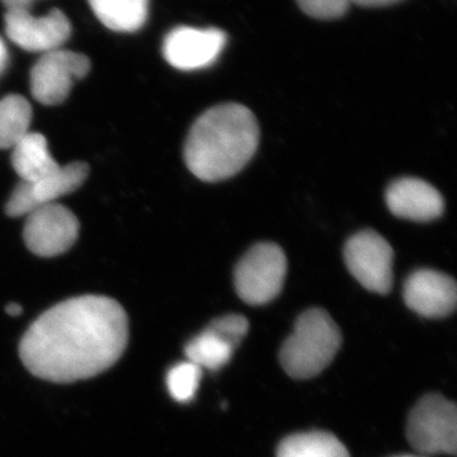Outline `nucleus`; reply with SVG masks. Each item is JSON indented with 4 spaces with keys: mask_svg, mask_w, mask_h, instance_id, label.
Masks as SVG:
<instances>
[{
    "mask_svg": "<svg viewBox=\"0 0 457 457\" xmlns=\"http://www.w3.org/2000/svg\"><path fill=\"white\" fill-rule=\"evenodd\" d=\"M345 261L351 275L371 293L385 295L392 290L394 251L374 230H363L348 239Z\"/></svg>",
    "mask_w": 457,
    "mask_h": 457,
    "instance_id": "423d86ee",
    "label": "nucleus"
},
{
    "mask_svg": "<svg viewBox=\"0 0 457 457\" xmlns=\"http://www.w3.org/2000/svg\"><path fill=\"white\" fill-rule=\"evenodd\" d=\"M286 273L287 260L284 251L273 243H260L237 264V293L249 305H264L281 293Z\"/></svg>",
    "mask_w": 457,
    "mask_h": 457,
    "instance_id": "20e7f679",
    "label": "nucleus"
},
{
    "mask_svg": "<svg viewBox=\"0 0 457 457\" xmlns=\"http://www.w3.org/2000/svg\"><path fill=\"white\" fill-rule=\"evenodd\" d=\"M386 204L398 218L413 221H431L445 210L440 192L426 180L405 177L393 182L386 191Z\"/></svg>",
    "mask_w": 457,
    "mask_h": 457,
    "instance_id": "4468645a",
    "label": "nucleus"
},
{
    "mask_svg": "<svg viewBox=\"0 0 457 457\" xmlns=\"http://www.w3.org/2000/svg\"><path fill=\"white\" fill-rule=\"evenodd\" d=\"M8 11H29L36 0H2Z\"/></svg>",
    "mask_w": 457,
    "mask_h": 457,
    "instance_id": "412c9836",
    "label": "nucleus"
},
{
    "mask_svg": "<svg viewBox=\"0 0 457 457\" xmlns=\"http://www.w3.org/2000/svg\"><path fill=\"white\" fill-rule=\"evenodd\" d=\"M129 342V319L116 300L97 295L57 303L27 329L23 365L36 378L69 384L112 368Z\"/></svg>",
    "mask_w": 457,
    "mask_h": 457,
    "instance_id": "f257e3e1",
    "label": "nucleus"
},
{
    "mask_svg": "<svg viewBox=\"0 0 457 457\" xmlns=\"http://www.w3.org/2000/svg\"><path fill=\"white\" fill-rule=\"evenodd\" d=\"M248 330L249 321L243 315L228 314L215 319L186 345L187 361L200 369L216 371L231 360Z\"/></svg>",
    "mask_w": 457,
    "mask_h": 457,
    "instance_id": "1a4fd4ad",
    "label": "nucleus"
},
{
    "mask_svg": "<svg viewBox=\"0 0 457 457\" xmlns=\"http://www.w3.org/2000/svg\"><path fill=\"white\" fill-rule=\"evenodd\" d=\"M79 236V221L68 207L50 204L27 215L23 237L27 248L38 257L65 253Z\"/></svg>",
    "mask_w": 457,
    "mask_h": 457,
    "instance_id": "6e6552de",
    "label": "nucleus"
},
{
    "mask_svg": "<svg viewBox=\"0 0 457 457\" xmlns=\"http://www.w3.org/2000/svg\"><path fill=\"white\" fill-rule=\"evenodd\" d=\"M403 297L408 308L422 317H447L456 308V282L437 270H418L405 281Z\"/></svg>",
    "mask_w": 457,
    "mask_h": 457,
    "instance_id": "ddd939ff",
    "label": "nucleus"
},
{
    "mask_svg": "<svg viewBox=\"0 0 457 457\" xmlns=\"http://www.w3.org/2000/svg\"><path fill=\"white\" fill-rule=\"evenodd\" d=\"M303 13L318 20L342 17L350 7V0H297Z\"/></svg>",
    "mask_w": 457,
    "mask_h": 457,
    "instance_id": "aec40b11",
    "label": "nucleus"
},
{
    "mask_svg": "<svg viewBox=\"0 0 457 457\" xmlns=\"http://www.w3.org/2000/svg\"><path fill=\"white\" fill-rule=\"evenodd\" d=\"M88 164L74 162L36 182H21L12 192L5 204V212L11 218H20L29 215L38 207L55 204L57 198L77 191L88 177Z\"/></svg>",
    "mask_w": 457,
    "mask_h": 457,
    "instance_id": "9d476101",
    "label": "nucleus"
},
{
    "mask_svg": "<svg viewBox=\"0 0 457 457\" xmlns=\"http://www.w3.org/2000/svg\"><path fill=\"white\" fill-rule=\"evenodd\" d=\"M399 2L402 0H350V3H354L361 7H387Z\"/></svg>",
    "mask_w": 457,
    "mask_h": 457,
    "instance_id": "4be33fe9",
    "label": "nucleus"
},
{
    "mask_svg": "<svg viewBox=\"0 0 457 457\" xmlns=\"http://www.w3.org/2000/svg\"><path fill=\"white\" fill-rule=\"evenodd\" d=\"M260 144V126L249 108L220 104L201 114L185 145L188 170L204 182L236 176L253 158Z\"/></svg>",
    "mask_w": 457,
    "mask_h": 457,
    "instance_id": "f03ea898",
    "label": "nucleus"
},
{
    "mask_svg": "<svg viewBox=\"0 0 457 457\" xmlns=\"http://www.w3.org/2000/svg\"><path fill=\"white\" fill-rule=\"evenodd\" d=\"M341 345V330L330 315L323 309H309L282 345L279 362L291 378L306 380L329 366Z\"/></svg>",
    "mask_w": 457,
    "mask_h": 457,
    "instance_id": "7ed1b4c3",
    "label": "nucleus"
},
{
    "mask_svg": "<svg viewBox=\"0 0 457 457\" xmlns=\"http://www.w3.org/2000/svg\"><path fill=\"white\" fill-rule=\"evenodd\" d=\"M98 20L117 32H135L145 25L149 0H88Z\"/></svg>",
    "mask_w": 457,
    "mask_h": 457,
    "instance_id": "dca6fc26",
    "label": "nucleus"
},
{
    "mask_svg": "<svg viewBox=\"0 0 457 457\" xmlns=\"http://www.w3.org/2000/svg\"><path fill=\"white\" fill-rule=\"evenodd\" d=\"M32 107L20 95L7 96L0 101V149H13L29 132Z\"/></svg>",
    "mask_w": 457,
    "mask_h": 457,
    "instance_id": "a211bd4d",
    "label": "nucleus"
},
{
    "mask_svg": "<svg viewBox=\"0 0 457 457\" xmlns=\"http://www.w3.org/2000/svg\"><path fill=\"white\" fill-rule=\"evenodd\" d=\"M12 165L21 182L27 183L45 179L62 168L51 156L46 137L38 132H29L13 147Z\"/></svg>",
    "mask_w": 457,
    "mask_h": 457,
    "instance_id": "2eb2a0df",
    "label": "nucleus"
},
{
    "mask_svg": "<svg viewBox=\"0 0 457 457\" xmlns=\"http://www.w3.org/2000/svg\"><path fill=\"white\" fill-rule=\"evenodd\" d=\"M9 315L12 317H17V315L22 314V306L18 305V303H8L7 308H5Z\"/></svg>",
    "mask_w": 457,
    "mask_h": 457,
    "instance_id": "b1692460",
    "label": "nucleus"
},
{
    "mask_svg": "<svg viewBox=\"0 0 457 457\" xmlns=\"http://www.w3.org/2000/svg\"><path fill=\"white\" fill-rule=\"evenodd\" d=\"M201 376L203 369L189 361L173 366L167 375V386L171 398L179 403L191 402L196 395Z\"/></svg>",
    "mask_w": 457,
    "mask_h": 457,
    "instance_id": "6ab92c4d",
    "label": "nucleus"
},
{
    "mask_svg": "<svg viewBox=\"0 0 457 457\" xmlns=\"http://www.w3.org/2000/svg\"><path fill=\"white\" fill-rule=\"evenodd\" d=\"M278 457H350L332 433L314 431L288 436L279 444Z\"/></svg>",
    "mask_w": 457,
    "mask_h": 457,
    "instance_id": "f3484780",
    "label": "nucleus"
},
{
    "mask_svg": "<svg viewBox=\"0 0 457 457\" xmlns=\"http://www.w3.org/2000/svg\"><path fill=\"white\" fill-rule=\"evenodd\" d=\"M8 64V53L5 49L4 42L0 38V73L4 71L5 66Z\"/></svg>",
    "mask_w": 457,
    "mask_h": 457,
    "instance_id": "5701e85b",
    "label": "nucleus"
},
{
    "mask_svg": "<svg viewBox=\"0 0 457 457\" xmlns=\"http://www.w3.org/2000/svg\"><path fill=\"white\" fill-rule=\"evenodd\" d=\"M227 45V36L218 29L179 27L165 37V60L179 71H197L213 64Z\"/></svg>",
    "mask_w": 457,
    "mask_h": 457,
    "instance_id": "f8f14e48",
    "label": "nucleus"
},
{
    "mask_svg": "<svg viewBox=\"0 0 457 457\" xmlns=\"http://www.w3.org/2000/svg\"><path fill=\"white\" fill-rule=\"evenodd\" d=\"M5 32L23 50L46 54L65 44L71 37V25L59 9L42 17H35L29 11H8Z\"/></svg>",
    "mask_w": 457,
    "mask_h": 457,
    "instance_id": "9b49d317",
    "label": "nucleus"
},
{
    "mask_svg": "<svg viewBox=\"0 0 457 457\" xmlns=\"http://www.w3.org/2000/svg\"><path fill=\"white\" fill-rule=\"evenodd\" d=\"M399 457H417V456H399Z\"/></svg>",
    "mask_w": 457,
    "mask_h": 457,
    "instance_id": "393cba45",
    "label": "nucleus"
},
{
    "mask_svg": "<svg viewBox=\"0 0 457 457\" xmlns=\"http://www.w3.org/2000/svg\"><path fill=\"white\" fill-rule=\"evenodd\" d=\"M90 71L88 57L74 51L57 49L44 54L31 71L33 98L45 106L65 102L77 80Z\"/></svg>",
    "mask_w": 457,
    "mask_h": 457,
    "instance_id": "0eeeda50",
    "label": "nucleus"
},
{
    "mask_svg": "<svg viewBox=\"0 0 457 457\" xmlns=\"http://www.w3.org/2000/svg\"><path fill=\"white\" fill-rule=\"evenodd\" d=\"M408 440L423 453L455 455L457 411L453 402L440 394H429L417 403L409 414Z\"/></svg>",
    "mask_w": 457,
    "mask_h": 457,
    "instance_id": "39448f33",
    "label": "nucleus"
}]
</instances>
